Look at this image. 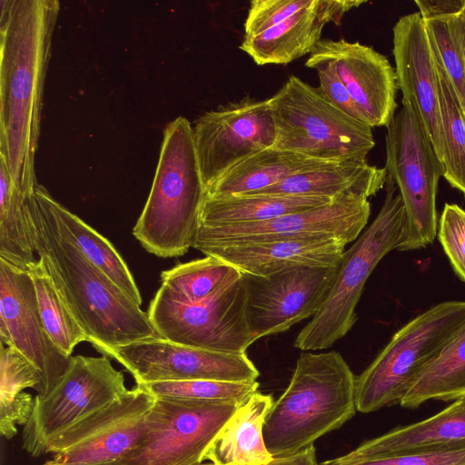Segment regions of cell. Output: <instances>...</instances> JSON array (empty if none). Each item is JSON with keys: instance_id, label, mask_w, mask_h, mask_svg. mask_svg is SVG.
I'll return each instance as SVG.
<instances>
[{"instance_id": "2", "label": "cell", "mask_w": 465, "mask_h": 465, "mask_svg": "<svg viewBox=\"0 0 465 465\" xmlns=\"http://www.w3.org/2000/svg\"><path fill=\"white\" fill-rule=\"evenodd\" d=\"M47 193L37 184L27 200L34 246L88 342L103 355L109 349L156 336L148 313L62 233Z\"/></svg>"}, {"instance_id": "5", "label": "cell", "mask_w": 465, "mask_h": 465, "mask_svg": "<svg viewBox=\"0 0 465 465\" xmlns=\"http://www.w3.org/2000/svg\"><path fill=\"white\" fill-rule=\"evenodd\" d=\"M385 199L372 223L341 255L333 286L319 312L296 337L302 351L330 348L354 325L356 306L365 282L380 261L397 250L403 234L405 211L397 186L387 175Z\"/></svg>"}, {"instance_id": "20", "label": "cell", "mask_w": 465, "mask_h": 465, "mask_svg": "<svg viewBox=\"0 0 465 465\" xmlns=\"http://www.w3.org/2000/svg\"><path fill=\"white\" fill-rule=\"evenodd\" d=\"M366 1L313 0L282 24L252 37H244L239 48L258 65L287 64L311 54L322 40L326 25L341 24L351 9Z\"/></svg>"}, {"instance_id": "16", "label": "cell", "mask_w": 465, "mask_h": 465, "mask_svg": "<svg viewBox=\"0 0 465 465\" xmlns=\"http://www.w3.org/2000/svg\"><path fill=\"white\" fill-rule=\"evenodd\" d=\"M335 266H298L260 277L243 273L246 317L253 341L282 332L313 317L328 297L338 272Z\"/></svg>"}, {"instance_id": "15", "label": "cell", "mask_w": 465, "mask_h": 465, "mask_svg": "<svg viewBox=\"0 0 465 465\" xmlns=\"http://www.w3.org/2000/svg\"><path fill=\"white\" fill-rule=\"evenodd\" d=\"M103 355L124 367L136 384L193 380L250 382L260 375L246 353L189 347L157 335L109 349Z\"/></svg>"}, {"instance_id": "8", "label": "cell", "mask_w": 465, "mask_h": 465, "mask_svg": "<svg viewBox=\"0 0 465 465\" xmlns=\"http://www.w3.org/2000/svg\"><path fill=\"white\" fill-rule=\"evenodd\" d=\"M401 103L387 127L385 168L404 205L403 234L397 248L404 252L424 248L437 235L436 196L444 168L416 107Z\"/></svg>"}, {"instance_id": "42", "label": "cell", "mask_w": 465, "mask_h": 465, "mask_svg": "<svg viewBox=\"0 0 465 465\" xmlns=\"http://www.w3.org/2000/svg\"><path fill=\"white\" fill-rule=\"evenodd\" d=\"M269 465H319L314 445L291 456L274 459Z\"/></svg>"}, {"instance_id": "36", "label": "cell", "mask_w": 465, "mask_h": 465, "mask_svg": "<svg viewBox=\"0 0 465 465\" xmlns=\"http://www.w3.org/2000/svg\"><path fill=\"white\" fill-rule=\"evenodd\" d=\"M0 345V402L13 400L27 388L36 391L41 381L37 369L15 349Z\"/></svg>"}, {"instance_id": "10", "label": "cell", "mask_w": 465, "mask_h": 465, "mask_svg": "<svg viewBox=\"0 0 465 465\" xmlns=\"http://www.w3.org/2000/svg\"><path fill=\"white\" fill-rule=\"evenodd\" d=\"M124 376L106 356H72L54 387L35 397L34 410L22 431V448L32 457L46 454L49 441L86 416L121 399Z\"/></svg>"}, {"instance_id": "41", "label": "cell", "mask_w": 465, "mask_h": 465, "mask_svg": "<svg viewBox=\"0 0 465 465\" xmlns=\"http://www.w3.org/2000/svg\"><path fill=\"white\" fill-rule=\"evenodd\" d=\"M423 20L459 15L465 0H415Z\"/></svg>"}, {"instance_id": "3", "label": "cell", "mask_w": 465, "mask_h": 465, "mask_svg": "<svg viewBox=\"0 0 465 465\" xmlns=\"http://www.w3.org/2000/svg\"><path fill=\"white\" fill-rule=\"evenodd\" d=\"M355 383L339 352L302 353L289 385L264 420L263 440L273 459L313 445L351 419L357 411Z\"/></svg>"}, {"instance_id": "35", "label": "cell", "mask_w": 465, "mask_h": 465, "mask_svg": "<svg viewBox=\"0 0 465 465\" xmlns=\"http://www.w3.org/2000/svg\"><path fill=\"white\" fill-rule=\"evenodd\" d=\"M319 465H465V440L366 460H351L340 456Z\"/></svg>"}, {"instance_id": "12", "label": "cell", "mask_w": 465, "mask_h": 465, "mask_svg": "<svg viewBox=\"0 0 465 465\" xmlns=\"http://www.w3.org/2000/svg\"><path fill=\"white\" fill-rule=\"evenodd\" d=\"M193 134L205 192L242 161L272 148L276 140L268 99L249 95L199 116Z\"/></svg>"}, {"instance_id": "13", "label": "cell", "mask_w": 465, "mask_h": 465, "mask_svg": "<svg viewBox=\"0 0 465 465\" xmlns=\"http://www.w3.org/2000/svg\"><path fill=\"white\" fill-rule=\"evenodd\" d=\"M155 397L136 384L119 400L54 436L46 454L55 465L117 463L135 446Z\"/></svg>"}, {"instance_id": "17", "label": "cell", "mask_w": 465, "mask_h": 465, "mask_svg": "<svg viewBox=\"0 0 465 465\" xmlns=\"http://www.w3.org/2000/svg\"><path fill=\"white\" fill-rule=\"evenodd\" d=\"M1 342L23 354L41 378L37 395H46L65 372L71 358L48 336L40 317L29 272L0 258Z\"/></svg>"}, {"instance_id": "7", "label": "cell", "mask_w": 465, "mask_h": 465, "mask_svg": "<svg viewBox=\"0 0 465 465\" xmlns=\"http://www.w3.org/2000/svg\"><path fill=\"white\" fill-rule=\"evenodd\" d=\"M273 149L322 161L366 160L375 145L372 128L332 105L319 87L291 75L272 97Z\"/></svg>"}, {"instance_id": "33", "label": "cell", "mask_w": 465, "mask_h": 465, "mask_svg": "<svg viewBox=\"0 0 465 465\" xmlns=\"http://www.w3.org/2000/svg\"><path fill=\"white\" fill-rule=\"evenodd\" d=\"M424 25L431 52L465 114V54L459 15L424 20Z\"/></svg>"}, {"instance_id": "31", "label": "cell", "mask_w": 465, "mask_h": 465, "mask_svg": "<svg viewBox=\"0 0 465 465\" xmlns=\"http://www.w3.org/2000/svg\"><path fill=\"white\" fill-rule=\"evenodd\" d=\"M434 60L439 78L443 177L451 187L465 193V114L445 72Z\"/></svg>"}, {"instance_id": "6", "label": "cell", "mask_w": 465, "mask_h": 465, "mask_svg": "<svg viewBox=\"0 0 465 465\" xmlns=\"http://www.w3.org/2000/svg\"><path fill=\"white\" fill-rule=\"evenodd\" d=\"M465 326V301L440 302L403 325L356 377L357 411L400 404L419 374Z\"/></svg>"}, {"instance_id": "30", "label": "cell", "mask_w": 465, "mask_h": 465, "mask_svg": "<svg viewBox=\"0 0 465 465\" xmlns=\"http://www.w3.org/2000/svg\"><path fill=\"white\" fill-rule=\"evenodd\" d=\"M29 197L14 184L0 157V258L26 272L38 261L27 208Z\"/></svg>"}, {"instance_id": "9", "label": "cell", "mask_w": 465, "mask_h": 465, "mask_svg": "<svg viewBox=\"0 0 465 465\" xmlns=\"http://www.w3.org/2000/svg\"><path fill=\"white\" fill-rule=\"evenodd\" d=\"M241 403L155 397L141 437L116 465H200Z\"/></svg>"}, {"instance_id": "18", "label": "cell", "mask_w": 465, "mask_h": 465, "mask_svg": "<svg viewBox=\"0 0 465 465\" xmlns=\"http://www.w3.org/2000/svg\"><path fill=\"white\" fill-rule=\"evenodd\" d=\"M309 56L328 63L347 88L364 123L388 127L397 108V77L386 56L359 42L322 39Z\"/></svg>"}, {"instance_id": "23", "label": "cell", "mask_w": 465, "mask_h": 465, "mask_svg": "<svg viewBox=\"0 0 465 465\" xmlns=\"http://www.w3.org/2000/svg\"><path fill=\"white\" fill-rule=\"evenodd\" d=\"M272 403L270 394L253 392L224 424L204 460L216 465H269L274 459L265 446L262 428Z\"/></svg>"}, {"instance_id": "4", "label": "cell", "mask_w": 465, "mask_h": 465, "mask_svg": "<svg viewBox=\"0 0 465 465\" xmlns=\"http://www.w3.org/2000/svg\"><path fill=\"white\" fill-rule=\"evenodd\" d=\"M205 195L193 126L179 116L163 131L155 175L134 236L158 257L185 254L193 248Z\"/></svg>"}, {"instance_id": "22", "label": "cell", "mask_w": 465, "mask_h": 465, "mask_svg": "<svg viewBox=\"0 0 465 465\" xmlns=\"http://www.w3.org/2000/svg\"><path fill=\"white\" fill-rule=\"evenodd\" d=\"M387 170L367 160L343 159L297 173L281 183L250 194L318 196L336 199L344 195H375L386 183Z\"/></svg>"}, {"instance_id": "21", "label": "cell", "mask_w": 465, "mask_h": 465, "mask_svg": "<svg viewBox=\"0 0 465 465\" xmlns=\"http://www.w3.org/2000/svg\"><path fill=\"white\" fill-rule=\"evenodd\" d=\"M346 243L334 237H311L200 248L243 273L266 277L298 266H335Z\"/></svg>"}, {"instance_id": "39", "label": "cell", "mask_w": 465, "mask_h": 465, "mask_svg": "<svg viewBox=\"0 0 465 465\" xmlns=\"http://www.w3.org/2000/svg\"><path fill=\"white\" fill-rule=\"evenodd\" d=\"M304 64L318 73L319 88L332 105L350 117L365 124L347 88L331 64L311 56L307 58Z\"/></svg>"}, {"instance_id": "26", "label": "cell", "mask_w": 465, "mask_h": 465, "mask_svg": "<svg viewBox=\"0 0 465 465\" xmlns=\"http://www.w3.org/2000/svg\"><path fill=\"white\" fill-rule=\"evenodd\" d=\"M334 199L318 196L242 194L223 197L205 196L199 224L252 223L293 212L324 205Z\"/></svg>"}, {"instance_id": "28", "label": "cell", "mask_w": 465, "mask_h": 465, "mask_svg": "<svg viewBox=\"0 0 465 465\" xmlns=\"http://www.w3.org/2000/svg\"><path fill=\"white\" fill-rule=\"evenodd\" d=\"M465 395V326L419 374L400 402L416 409L430 400L455 401Z\"/></svg>"}, {"instance_id": "24", "label": "cell", "mask_w": 465, "mask_h": 465, "mask_svg": "<svg viewBox=\"0 0 465 465\" xmlns=\"http://www.w3.org/2000/svg\"><path fill=\"white\" fill-rule=\"evenodd\" d=\"M462 440H465V395L433 416L366 440L342 457L351 460H366Z\"/></svg>"}, {"instance_id": "25", "label": "cell", "mask_w": 465, "mask_h": 465, "mask_svg": "<svg viewBox=\"0 0 465 465\" xmlns=\"http://www.w3.org/2000/svg\"><path fill=\"white\" fill-rule=\"evenodd\" d=\"M331 161L313 159L297 153L273 148L242 161L206 190L207 197L253 193L284 179Z\"/></svg>"}, {"instance_id": "44", "label": "cell", "mask_w": 465, "mask_h": 465, "mask_svg": "<svg viewBox=\"0 0 465 465\" xmlns=\"http://www.w3.org/2000/svg\"><path fill=\"white\" fill-rule=\"evenodd\" d=\"M40 465H55L50 461V460H46L45 462L40 464ZM96 465H116L115 463L113 464H96Z\"/></svg>"}, {"instance_id": "32", "label": "cell", "mask_w": 465, "mask_h": 465, "mask_svg": "<svg viewBox=\"0 0 465 465\" xmlns=\"http://www.w3.org/2000/svg\"><path fill=\"white\" fill-rule=\"evenodd\" d=\"M44 327L54 345L66 356L88 338L62 298L43 262L30 269Z\"/></svg>"}, {"instance_id": "34", "label": "cell", "mask_w": 465, "mask_h": 465, "mask_svg": "<svg viewBox=\"0 0 465 465\" xmlns=\"http://www.w3.org/2000/svg\"><path fill=\"white\" fill-rule=\"evenodd\" d=\"M143 385L154 397L245 401L258 391L259 382H226L205 380L157 381Z\"/></svg>"}, {"instance_id": "29", "label": "cell", "mask_w": 465, "mask_h": 465, "mask_svg": "<svg viewBox=\"0 0 465 465\" xmlns=\"http://www.w3.org/2000/svg\"><path fill=\"white\" fill-rule=\"evenodd\" d=\"M242 274L223 260L206 255L163 271L160 289L178 302L199 303L217 296Z\"/></svg>"}, {"instance_id": "43", "label": "cell", "mask_w": 465, "mask_h": 465, "mask_svg": "<svg viewBox=\"0 0 465 465\" xmlns=\"http://www.w3.org/2000/svg\"><path fill=\"white\" fill-rule=\"evenodd\" d=\"M460 23V30H461V37H462V45L465 54V7L462 12L459 15Z\"/></svg>"}, {"instance_id": "19", "label": "cell", "mask_w": 465, "mask_h": 465, "mask_svg": "<svg viewBox=\"0 0 465 465\" xmlns=\"http://www.w3.org/2000/svg\"><path fill=\"white\" fill-rule=\"evenodd\" d=\"M392 33L397 86L402 100L416 107L441 160L439 78L424 20L419 12L405 15L396 22Z\"/></svg>"}, {"instance_id": "45", "label": "cell", "mask_w": 465, "mask_h": 465, "mask_svg": "<svg viewBox=\"0 0 465 465\" xmlns=\"http://www.w3.org/2000/svg\"><path fill=\"white\" fill-rule=\"evenodd\" d=\"M200 465H216V464H214V463L211 462V463H202V464H200Z\"/></svg>"}, {"instance_id": "11", "label": "cell", "mask_w": 465, "mask_h": 465, "mask_svg": "<svg viewBox=\"0 0 465 465\" xmlns=\"http://www.w3.org/2000/svg\"><path fill=\"white\" fill-rule=\"evenodd\" d=\"M247 297L244 274L217 296L199 303L178 302L159 288L147 313L160 338L198 349L245 353L254 342L246 317Z\"/></svg>"}, {"instance_id": "38", "label": "cell", "mask_w": 465, "mask_h": 465, "mask_svg": "<svg viewBox=\"0 0 465 465\" xmlns=\"http://www.w3.org/2000/svg\"><path fill=\"white\" fill-rule=\"evenodd\" d=\"M313 0H252L244 22V37L260 35L310 6Z\"/></svg>"}, {"instance_id": "40", "label": "cell", "mask_w": 465, "mask_h": 465, "mask_svg": "<svg viewBox=\"0 0 465 465\" xmlns=\"http://www.w3.org/2000/svg\"><path fill=\"white\" fill-rule=\"evenodd\" d=\"M35 398L21 392L13 400L0 402V433L6 440L17 434V427L25 426L34 410Z\"/></svg>"}, {"instance_id": "27", "label": "cell", "mask_w": 465, "mask_h": 465, "mask_svg": "<svg viewBox=\"0 0 465 465\" xmlns=\"http://www.w3.org/2000/svg\"><path fill=\"white\" fill-rule=\"evenodd\" d=\"M47 203L62 233L94 265L104 272L134 303L141 306L142 296L124 258L113 244L77 215L53 198Z\"/></svg>"}, {"instance_id": "37", "label": "cell", "mask_w": 465, "mask_h": 465, "mask_svg": "<svg viewBox=\"0 0 465 465\" xmlns=\"http://www.w3.org/2000/svg\"><path fill=\"white\" fill-rule=\"evenodd\" d=\"M437 234L453 271L465 282V210L457 204L446 203Z\"/></svg>"}, {"instance_id": "1", "label": "cell", "mask_w": 465, "mask_h": 465, "mask_svg": "<svg viewBox=\"0 0 465 465\" xmlns=\"http://www.w3.org/2000/svg\"><path fill=\"white\" fill-rule=\"evenodd\" d=\"M0 3V157L14 184L31 195L37 185L35 156L59 2Z\"/></svg>"}, {"instance_id": "14", "label": "cell", "mask_w": 465, "mask_h": 465, "mask_svg": "<svg viewBox=\"0 0 465 465\" xmlns=\"http://www.w3.org/2000/svg\"><path fill=\"white\" fill-rule=\"evenodd\" d=\"M371 213L367 198L344 195L314 208L252 223L199 224L193 248L264 242L311 237H334L346 244L355 241Z\"/></svg>"}]
</instances>
